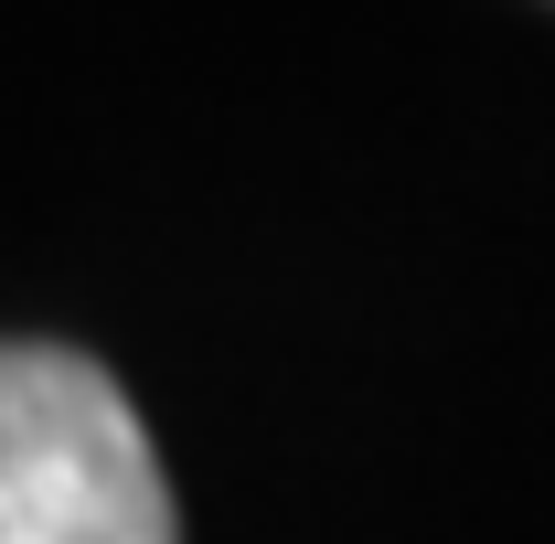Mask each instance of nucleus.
Returning a JSON list of instances; mask_svg holds the SVG:
<instances>
[{
	"label": "nucleus",
	"instance_id": "f257e3e1",
	"mask_svg": "<svg viewBox=\"0 0 555 544\" xmlns=\"http://www.w3.org/2000/svg\"><path fill=\"white\" fill-rule=\"evenodd\" d=\"M0 544H182L139 406L65 341H0Z\"/></svg>",
	"mask_w": 555,
	"mask_h": 544
}]
</instances>
